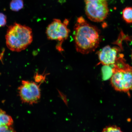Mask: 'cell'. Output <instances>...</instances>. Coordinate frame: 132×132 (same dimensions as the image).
<instances>
[{"label": "cell", "mask_w": 132, "mask_h": 132, "mask_svg": "<svg viewBox=\"0 0 132 132\" xmlns=\"http://www.w3.org/2000/svg\"><path fill=\"white\" fill-rule=\"evenodd\" d=\"M100 32L98 28L87 22L82 16L77 18L73 34L77 52L87 54L95 51L100 44Z\"/></svg>", "instance_id": "1"}, {"label": "cell", "mask_w": 132, "mask_h": 132, "mask_svg": "<svg viewBox=\"0 0 132 132\" xmlns=\"http://www.w3.org/2000/svg\"><path fill=\"white\" fill-rule=\"evenodd\" d=\"M5 39L8 49L13 52H20L32 43V29L24 25L15 23L8 27Z\"/></svg>", "instance_id": "2"}, {"label": "cell", "mask_w": 132, "mask_h": 132, "mask_svg": "<svg viewBox=\"0 0 132 132\" xmlns=\"http://www.w3.org/2000/svg\"><path fill=\"white\" fill-rule=\"evenodd\" d=\"M122 66L114 64L111 85L116 90L129 93L132 90V69L123 61Z\"/></svg>", "instance_id": "3"}, {"label": "cell", "mask_w": 132, "mask_h": 132, "mask_svg": "<svg viewBox=\"0 0 132 132\" xmlns=\"http://www.w3.org/2000/svg\"><path fill=\"white\" fill-rule=\"evenodd\" d=\"M69 21L65 19L63 22L60 20L55 19L47 26L46 33L49 40H55L59 42L56 49L59 52L63 51L62 47V43L69 37L70 30L67 27Z\"/></svg>", "instance_id": "4"}, {"label": "cell", "mask_w": 132, "mask_h": 132, "mask_svg": "<svg viewBox=\"0 0 132 132\" xmlns=\"http://www.w3.org/2000/svg\"><path fill=\"white\" fill-rule=\"evenodd\" d=\"M85 2L86 14L90 20L100 22L106 19L109 12L106 1L87 0Z\"/></svg>", "instance_id": "5"}, {"label": "cell", "mask_w": 132, "mask_h": 132, "mask_svg": "<svg viewBox=\"0 0 132 132\" xmlns=\"http://www.w3.org/2000/svg\"><path fill=\"white\" fill-rule=\"evenodd\" d=\"M20 97L23 103L30 105L37 103L40 98L39 85L34 82L22 80L18 88Z\"/></svg>", "instance_id": "6"}, {"label": "cell", "mask_w": 132, "mask_h": 132, "mask_svg": "<svg viewBox=\"0 0 132 132\" xmlns=\"http://www.w3.org/2000/svg\"><path fill=\"white\" fill-rule=\"evenodd\" d=\"M118 49L107 45L98 52L100 62L104 65H110L115 63L118 58Z\"/></svg>", "instance_id": "7"}, {"label": "cell", "mask_w": 132, "mask_h": 132, "mask_svg": "<svg viewBox=\"0 0 132 132\" xmlns=\"http://www.w3.org/2000/svg\"><path fill=\"white\" fill-rule=\"evenodd\" d=\"M13 123L12 117L0 109V127L4 126H11Z\"/></svg>", "instance_id": "8"}, {"label": "cell", "mask_w": 132, "mask_h": 132, "mask_svg": "<svg viewBox=\"0 0 132 132\" xmlns=\"http://www.w3.org/2000/svg\"><path fill=\"white\" fill-rule=\"evenodd\" d=\"M122 17L125 22L128 23H132V7H126L123 10Z\"/></svg>", "instance_id": "9"}, {"label": "cell", "mask_w": 132, "mask_h": 132, "mask_svg": "<svg viewBox=\"0 0 132 132\" xmlns=\"http://www.w3.org/2000/svg\"><path fill=\"white\" fill-rule=\"evenodd\" d=\"M24 5L23 0H12L10 4V8L12 11H18L22 9Z\"/></svg>", "instance_id": "10"}, {"label": "cell", "mask_w": 132, "mask_h": 132, "mask_svg": "<svg viewBox=\"0 0 132 132\" xmlns=\"http://www.w3.org/2000/svg\"><path fill=\"white\" fill-rule=\"evenodd\" d=\"M110 65H104L102 69V76L104 80H106L112 77L113 74L112 68Z\"/></svg>", "instance_id": "11"}, {"label": "cell", "mask_w": 132, "mask_h": 132, "mask_svg": "<svg viewBox=\"0 0 132 132\" xmlns=\"http://www.w3.org/2000/svg\"><path fill=\"white\" fill-rule=\"evenodd\" d=\"M102 132H123L120 128L114 125L109 126L103 129Z\"/></svg>", "instance_id": "12"}, {"label": "cell", "mask_w": 132, "mask_h": 132, "mask_svg": "<svg viewBox=\"0 0 132 132\" xmlns=\"http://www.w3.org/2000/svg\"><path fill=\"white\" fill-rule=\"evenodd\" d=\"M7 22V18L5 15L0 13V27H4Z\"/></svg>", "instance_id": "13"}, {"label": "cell", "mask_w": 132, "mask_h": 132, "mask_svg": "<svg viewBox=\"0 0 132 132\" xmlns=\"http://www.w3.org/2000/svg\"><path fill=\"white\" fill-rule=\"evenodd\" d=\"M0 132H16L11 126H4L0 127Z\"/></svg>", "instance_id": "14"}, {"label": "cell", "mask_w": 132, "mask_h": 132, "mask_svg": "<svg viewBox=\"0 0 132 132\" xmlns=\"http://www.w3.org/2000/svg\"><path fill=\"white\" fill-rule=\"evenodd\" d=\"M43 76L41 75H39L38 73L36 74L35 76V80L36 82H39L42 80L43 78Z\"/></svg>", "instance_id": "15"}, {"label": "cell", "mask_w": 132, "mask_h": 132, "mask_svg": "<svg viewBox=\"0 0 132 132\" xmlns=\"http://www.w3.org/2000/svg\"><path fill=\"white\" fill-rule=\"evenodd\" d=\"M99 1H106L107 0H99Z\"/></svg>", "instance_id": "16"}, {"label": "cell", "mask_w": 132, "mask_h": 132, "mask_svg": "<svg viewBox=\"0 0 132 132\" xmlns=\"http://www.w3.org/2000/svg\"><path fill=\"white\" fill-rule=\"evenodd\" d=\"M131 59L132 60V54H131Z\"/></svg>", "instance_id": "17"}, {"label": "cell", "mask_w": 132, "mask_h": 132, "mask_svg": "<svg viewBox=\"0 0 132 132\" xmlns=\"http://www.w3.org/2000/svg\"><path fill=\"white\" fill-rule=\"evenodd\" d=\"M85 1H87V0H85Z\"/></svg>", "instance_id": "18"}]
</instances>
